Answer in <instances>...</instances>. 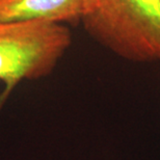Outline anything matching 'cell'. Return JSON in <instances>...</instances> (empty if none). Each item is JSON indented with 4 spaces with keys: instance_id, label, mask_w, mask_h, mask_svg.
Wrapping results in <instances>:
<instances>
[{
    "instance_id": "7a4b0ae2",
    "label": "cell",
    "mask_w": 160,
    "mask_h": 160,
    "mask_svg": "<svg viewBox=\"0 0 160 160\" xmlns=\"http://www.w3.org/2000/svg\"><path fill=\"white\" fill-rule=\"evenodd\" d=\"M72 43L69 27L49 21L0 22V107L22 80L50 75Z\"/></svg>"
},
{
    "instance_id": "6da1fadb",
    "label": "cell",
    "mask_w": 160,
    "mask_h": 160,
    "mask_svg": "<svg viewBox=\"0 0 160 160\" xmlns=\"http://www.w3.org/2000/svg\"><path fill=\"white\" fill-rule=\"evenodd\" d=\"M81 23L96 42L122 58L160 60V0H88Z\"/></svg>"
},
{
    "instance_id": "3957f363",
    "label": "cell",
    "mask_w": 160,
    "mask_h": 160,
    "mask_svg": "<svg viewBox=\"0 0 160 160\" xmlns=\"http://www.w3.org/2000/svg\"><path fill=\"white\" fill-rule=\"evenodd\" d=\"M88 0H0V22L49 21L76 25Z\"/></svg>"
}]
</instances>
